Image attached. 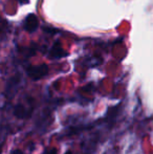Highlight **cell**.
<instances>
[{
    "instance_id": "obj_1",
    "label": "cell",
    "mask_w": 153,
    "mask_h": 154,
    "mask_svg": "<svg viewBox=\"0 0 153 154\" xmlns=\"http://www.w3.org/2000/svg\"><path fill=\"white\" fill-rule=\"evenodd\" d=\"M47 73H48V67L45 64L38 65V66H31L27 68L29 77L33 80H36V81L44 78Z\"/></svg>"
},
{
    "instance_id": "obj_8",
    "label": "cell",
    "mask_w": 153,
    "mask_h": 154,
    "mask_svg": "<svg viewBox=\"0 0 153 154\" xmlns=\"http://www.w3.org/2000/svg\"><path fill=\"white\" fill-rule=\"evenodd\" d=\"M65 154H72V152H70V151H67V152H66Z\"/></svg>"
},
{
    "instance_id": "obj_6",
    "label": "cell",
    "mask_w": 153,
    "mask_h": 154,
    "mask_svg": "<svg viewBox=\"0 0 153 154\" xmlns=\"http://www.w3.org/2000/svg\"><path fill=\"white\" fill-rule=\"evenodd\" d=\"M45 154H57V150H56L55 148L50 149V150H47L46 152H45Z\"/></svg>"
},
{
    "instance_id": "obj_7",
    "label": "cell",
    "mask_w": 153,
    "mask_h": 154,
    "mask_svg": "<svg viewBox=\"0 0 153 154\" xmlns=\"http://www.w3.org/2000/svg\"><path fill=\"white\" fill-rule=\"evenodd\" d=\"M12 154H22V152L20 150H16V151H13Z\"/></svg>"
},
{
    "instance_id": "obj_3",
    "label": "cell",
    "mask_w": 153,
    "mask_h": 154,
    "mask_svg": "<svg viewBox=\"0 0 153 154\" xmlns=\"http://www.w3.org/2000/svg\"><path fill=\"white\" fill-rule=\"evenodd\" d=\"M24 27L27 32H35L38 27V19L36 17V15L34 14H29V16L25 18L24 21Z\"/></svg>"
},
{
    "instance_id": "obj_4",
    "label": "cell",
    "mask_w": 153,
    "mask_h": 154,
    "mask_svg": "<svg viewBox=\"0 0 153 154\" xmlns=\"http://www.w3.org/2000/svg\"><path fill=\"white\" fill-rule=\"evenodd\" d=\"M14 114L18 119H24L29 116V114L27 113L26 108H25L23 105H17L16 107L14 108Z\"/></svg>"
},
{
    "instance_id": "obj_2",
    "label": "cell",
    "mask_w": 153,
    "mask_h": 154,
    "mask_svg": "<svg viewBox=\"0 0 153 154\" xmlns=\"http://www.w3.org/2000/svg\"><path fill=\"white\" fill-rule=\"evenodd\" d=\"M20 82V77H13L8 82V85L5 88V97L8 99H12L15 94H16L17 90H18V85Z\"/></svg>"
},
{
    "instance_id": "obj_5",
    "label": "cell",
    "mask_w": 153,
    "mask_h": 154,
    "mask_svg": "<svg viewBox=\"0 0 153 154\" xmlns=\"http://www.w3.org/2000/svg\"><path fill=\"white\" fill-rule=\"evenodd\" d=\"M65 55H66V53L63 51V49L60 48V47L58 46L57 43L54 45L53 48H51V51H50L51 58H62L63 56H65Z\"/></svg>"
}]
</instances>
